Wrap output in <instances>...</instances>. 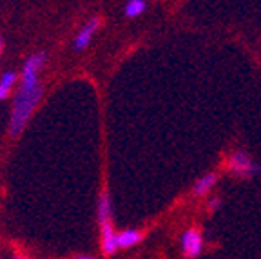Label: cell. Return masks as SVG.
I'll use <instances>...</instances> for the list:
<instances>
[{
	"mask_svg": "<svg viewBox=\"0 0 261 259\" xmlns=\"http://www.w3.org/2000/svg\"><path fill=\"white\" fill-rule=\"evenodd\" d=\"M216 183H218V174L216 172H208V174L201 176V178L194 183V187H192V194L198 196V198L207 196L208 192H212V189L216 187Z\"/></svg>",
	"mask_w": 261,
	"mask_h": 259,
	"instance_id": "6",
	"label": "cell"
},
{
	"mask_svg": "<svg viewBox=\"0 0 261 259\" xmlns=\"http://www.w3.org/2000/svg\"><path fill=\"white\" fill-rule=\"evenodd\" d=\"M76 259H94V257H91V255H78Z\"/></svg>",
	"mask_w": 261,
	"mask_h": 259,
	"instance_id": "11",
	"label": "cell"
},
{
	"mask_svg": "<svg viewBox=\"0 0 261 259\" xmlns=\"http://www.w3.org/2000/svg\"><path fill=\"white\" fill-rule=\"evenodd\" d=\"M145 8H147L145 0H129L125 4V16L136 18V16H140L145 11Z\"/></svg>",
	"mask_w": 261,
	"mask_h": 259,
	"instance_id": "10",
	"label": "cell"
},
{
	"mask_svg": "<svg viewBox=\"0 0 261 259\" xmlns=\"http://www.w3.org/2000/svg\"><path fill=\"white\" fill-rule=\"evenodd\" d=\"M98 25H100L98 18H93V20H89L84 28L80 29L76 40H74V49H76V51H82V49H86L87 45H89L91 38H93V35L96 33Z\"/></svg>",
	"mask_w": 261,
	"mask_h": 259,
	"instance_id": "5",
	"label": "cell"
},
{
	"mask_svg": "<svg viewBox=\"0 0 261 259\" xmlns=\"http://www.w3.org/2000/svg\"><path fill=\"white\" fill-rule=\"evenodd\" d=\"M100 230H102V250L103 254L113 255L114 252L118 250V234L114 232L111 221H106L100 225Z\"/></svg>",
	"mask_w": 261,
	"mask_h": 259,
	"instance_id": "4",
	"label": "cell"
},
{
	"mask_svg": "<svg viewBox=\"0 0 261 259\" xmlns=\"http://www.w3.org/2000/svg\"><path fill=\"white\" fill-rule=\"evenodd\" d=\"M45 62L44 53L33 55L31 58H28V62L24 64L22 69V82L20 89L15 96V106H13L11 113V123H9V133L11 136H18L22 133V129L25 127V123L29 122L33 111L38 106V101L42 100V89L40 82H38V71L42 69Z\"/></svg>",
	"mask_w": 261,
	"mask_h": 259,
	"instance_id": "1",
	"label": "cell"
},
{
	"mask_svg": "<svg viewBox=\"0 0 261 259\" xmlns=\"http://www.w3.org/2000/svg\"><path fill=\"white\" fill-rule=\"evenodd\" d=\"M106 221H111V203L107 194H102L98 201V223L102 225Z\"/></svg>",
	"mask_w": 261,
	"mask_h": 259,
	"instance_id": "9",
	"label": "cell"
},
{
	"mask_svg": "<svg viewBox=\"0 0 261 259\" xmlns=\"http://www.w3.org/2000/svg\"><path fill=\"white\" fill-rule=\"evenodd\" d=\"M227 167L234 176H240V178H249V176H252L256 172V165H254L252 158L243 150L230 152V156L227 160Z\"/></svg>",
	"mask_w": 261,
	"mask_h": 259,
	"instance_id": "2",
	"label": "cell"
},
{
	"mask_svg": "<svg viewBox=\"0 0 261 259\" xmlns=\"http://www.w3.org/2000/svg\"><path fill=\"white\" fill-rule=\"evenodd\" d=\"M16 82V74L13 71H6L2 76H0V100L8 98L9 91L13 89V85Z\"/></svg>",
	"mask_w": 261,
	"mask_h": 259,
	"instance_id": "8",
	"label": "cell"
},
{
	"mask_svg": "<svg viewBox=\"0 0 261 259\" xmlns=\"http://www.w3.org/2000/svg\"><path fill=\"white\" fill-rule=\"evenodd\" d=\"M13 259H25V257H13Z\"/></svg>",
	"mask_w": 261,
	"mask_h": 259,
	"instance_id": "13",
	"label": "cell"
},
{
	"mask_svg": "<svg viewBox=\"0 0 261 259\" xmlns=\"http://www.w3.org/2000/svg\"><path fill=\"white\" fill-rule=\"evenodd\" d=\"M205 247V239L198 228H187V230L181 234V252H184L185 257L194 259L203 252Z\"/></svg>",
	"mask_w": 261,
	"mask_h": 259,
	"instance_id": "3",
	"label": "cell"
},
{
	"mask_svg": "<svg viewBox=\"0 0 261 259\" xmlns=\"http://www.w3.org/2000/svg\"><path fill=\"white\" fill-rule=\"evenodd\" d=\"M142 234L136 228H127V230L118 232V248H129L135 247L136 243H140Z\"/></svg>",
	"mask_w": 261,
	"mask_h": 259,
	"instance_id": "7",
	"label": "cell"
},
{
	"mask_svg": "<svg viewBox=\"0 0 261 259\" xmlns=\"http://www.w3.org/2000/svg\"><path fill=\"white\" fill-rule=\"evenodd\" d=\"M0 53H2V38H0Z\"/></svg>",
	"mask_w": 261,
	"mask_h": 259,
	"instance_id": "12",
	"label": "cell"
}]
</instances>
